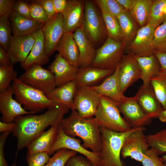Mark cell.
I'll return each mask as SVG.
<instances>
[{
	"instance_id": "15",
	"label": "cell",
	"mask_w": 166,
	"mask_h": 166,
	"mask_svg": "<svg viewBox=\"0 0 166 166\" xmlns=\"http://www.w3.org/2000/svg\"><path fill=\"white\" fill-rule=\"evenodd\" d=\"M156 28L148 25L140 28L134 39L127 49L128 53L136 57L154 54L152 43Z\"/></svg>"
},
{
	"instance_id": "4",
	"label": "cell",
	"mask_w": 166,
	"mask_h": 166,
	"mask_svg": "<svg viewBox=\"0 0 166 166\" xmlns=\"http://www.w3.org/2000/svg\"><path fill=\"white\" fill-rule=\"evenodd\" d=\"M11 85L15 99L26 110L34 114L60 105L50 101L44 93L24 83L18 78L13 80Z\"/></svg>"
},
{
	"instance_id": "16",
	"label": "cell",
	"mask_w": 166,
	"mask_h": 166,
	"mask_svg": "<svg viewBox=\"0 0 166 166\" xmlns=\"http://www.w3.org/2000/svg\"><path fill=\"white\" fill-rule=\"evenodd\" d=\"M12 87L0 94V111L2 114L1 121L6 123L14 122L18 117L27 114H34L26 110L13 98Z\"/></svg>"
},
{
	"instance_id": "13",
	"label": "cell",
	"mask_w": 166,
	"mask_h": 166,
	"mask_svg": "<svg viewBox=\"0 0 166 166\" xmlns=\"http://www.w3.org/2000/svg\"><path fill=\"white\" fill-rule=\"evenodd\" d=\"M117 104L123 118L132 128L144 127L151 123L152 119L143 110L134 96L128 97L124 101Z\"/></svg>"
},
{
	"instance_id": "38",
	"label": "cell",
	"mask_w": 166,
	"mask_h": 166,
	"mask_svg": "<svg viewBox=\"0 0 166 166\" xmlns=\"http://www.w3.org/2000/svg\"><path fill=\"white\" fill-rule=\"evenodd\" d=\"M12 30L9 18H0V45L8 51L11 37Z\"/></svg>"
},
{
	"instance_id": "2",
	"label": "cell",
	"mask_w": 166,
	"mask_h": 166,
	"mask_svg": "<svg viewBox=\"0 0 166 166\" xmlns=\"http://www.w3.org/2000/svg\"><path fill=\"white\" fill-rule=\"evenodd\" d=\"M61 126L64 133L72 137H78L83 141L82 144L86 149L99 152L101 140L100 126L95 117H81L76 110H72L70 115L63 118Z\"/></svg>"
},
{
	"instance_id": "29",
	"label": "cell",
	"mask_w": 166,
	"mask_h": 166,
	"mask_svg": "<svg viewBox=\"0 0 166 166\" xmlns=\"http://www.w3.org/2000/svg\"><path fill=\"white\" fill-rule=\"evenodd\" d=\"M135 57L140 70L142 85H150L151 79L160 72V66L158 59L154 54L147 56Z\"/></svg>"
},
{
	"instance_id": "5",
	"label": "cell",
	"mask_w": 166,
	"mask_h": 166,
	"mask_svg": "<svg viewBox=\"0 0 166 166\" xmlns=\"http://www.w3.org/2000/svg\"><path fill=\"white\" fill-rule=\"evenodd\" d=\"M84 2V20L82 26L84 31L95 47H100L108 38L101 11L93 1L85 0Z\"/></svg>"
},
{
	"instance_id": "12",
	"label": "cell",
	"mask_w": 166,
	"mask_h": 166,
	"mask_svg": "<svg viewBox=\"0 0 166 166\" xmlns=\"http://www.w3.org/2000/svg\"><path fill=\"white\" fill-rule=\"evenodd\" d=\"M45 51L49 57L56 51L57 45L65 34L64 24L61 13H56L50 18L42 28Z\"/></svg>"
},
{
	"instance_id": "47",
	"label": "cell",
	"mask_w": 166,
	"mask_h": 166,
	"mask_svg": "<svg viewBox=\"0 0 166 166\" xmlns=\"http://www.w3.org/2000/svg\"><path fill=\"white\" fill-rule=\"evenodd\" d=\"M11 132H2L0 136V166H8L5 157L4 146L6 139Z\"/></svg>"
},
{
	"instance_id": "7",
	"label": "cell",
	"mask_w": 166,
	"mask_h": 166,
	"mask_svg": "<svg viewBox=\"0 0 166 166\" xmlns=\"http://www.w3.org/2000/svg\"><path fill=\"white\" fill-rule=\"evenodd\" d=\"M126 50L125 45L123 42L108 37L103 44L97 49L96 57L91 66L114 72Z\"/></svg>"
},
{
	"instance_id": "9",
	"label": "cell",
	"mask_w": 166,
	"mask_h": 166,
	"mask_svg": "<svg viewBox=\"0 0 166 166\" xmlns=\"http://www.w3.org/2000/svg\"><path fill=\"white\" fill-rule=\"evenodd\" d=\"M100 102V95L91 87L77 88L74 98L73 109L82 117L95 116Z\"/></svg>"
},
{
	"instance_id": "49",
	"label": "cell",
	"mask_w": 166,
	"mask_h": 166,
	"mask_svg": "<svg viewBox=\"0 0 166 166\" xmlns=\"http://www.w3.org/2000/svg\"><path fill=\"white\" fill-rule=\"evenodd\" d=\"M10 56L8 51L2 46H0V65L11 64Z\"/></svg>"
},
{
	"instance_id": "56",
	"label": "cell",
	"mask_w": 166,
	"mask_h": 166,
	"mask_svg": "<svg viewBox=\"0 0 166 166\" xmlns=\"http://www.w3.org/2000/svg\"><path fill=\"white\" fill-rule=\"evenodd\" d=\"M11 166H16L15 163H14Z\"/></svg>"
},
{
	"instance_id": "32",
	"label": "cell",
	"mask_w": 166,
	"mask_h": 166,
	"mask_svg": "<svg viewBox=\"0 0 166 166\" xmlns=\"http://www.w3.org/2000/svg\"><path fill=\"white\" fill-rule=\"evenodd\" d=\"M99 8L103 18L108 37L117 41L122 42V34L117 18L110 14L104 9Z\"/></svg>"
},
{
	"instance_id": "17",
	"label": "cell",
	"mask_w": 166,
	"mask_h": 166,
	"mask_svg": "<svg viewBox=\"0 0 166 166\" xmlns=\"http://www.w3.org/2000/svg\"><path fill=\"white\" fill-rule=\"evenodd\" d=\"M79 68L71 65L59 53L56 55L54 61L48 67L54 75L56 87L75 81Z\"/></svg>"
},
{
	"instance_id": "36",
	"label": "cell",
	"mask_w": 166,
	"mask_h": 166,
	"mask_svg": "<svg viewBox=\"0 0 166 166\" xmlns=\"http://www.w3.org/2000/svg\"><path fill=\"white\" fill-rule=\"evenodd\" d=\"M14 64L0 65V94L6 91L11 85L10 83L17 78Z\"/></svg>"
},
{
	"instance_id": "31",
	"label": "cell",
	"mask_w": 166,
	"mask_h": 166,
	"mask_svg": "<svg viewBox=\"0 0 166 166\" xmlns=\"http://www.w3.org/2000/svg\"><path fill=\"white\" fill-rule=\"evenodd\" d=\"M153 1L137 0L134 8L130 12L140 28L147 24Z\"/></svg>"
},
{
	"instance_id": "40",
	"label": "cell",
	"mask_w": 166,
	"mask_h": 166,
	"mask_svg": "<svg viewBox=\"0 0 166 166\" xmlns=\"http://www.w3.org/2000/svg\"><path fill=\"white\" fill-rule=\"evenodd\" d=\"M95 3L99 8H102L111 15L117 17L124 10L117 0H95Z\"/></svg>"
},
{
	"instance_id": "25",
	"label": "cell",
	"mask_w": 166,
	"mask_h": 166,
	"mask_svg": "<svg viewBox=\"0 0 166 166\" xmlns=\"http://www.w3.org/2000/svg\"><path fill=\"white\" fill-rule=\"evenodd\" d=\"M114 72L110 70L101 69L92 66L79 67L75 81L77 88L92 86Z\"/></svg>"
},
{
	"instance_id": "30",
	"label": "cell",
	"mask_w": 166,
	"mask_h": 166,
	"mask_svg": "<svg viewBox=\"0 0 166 166\" xmlns=\"http://www.w3.org/2000/svg\"><path fill=\"white\" fill-rule=\"evenodd\" d=\"M122 35V42L126 49L132 42L140 28L130 12L125 9L118 16Z\"/></svg>"
},
{
	"instance_id": "41",
	"label": "cell",
	"mask_w": 166,
	"mask_h": 166,
	"mask_svg": "<svg viewBox=\"0 0 166 166\" xmlns=\"http://www.w3.org/2000/svg\"><path fill=\"white\" fill-rule=\"evenodd\" d=\"M30 9L32 19L42 23L46 22L49 18L46 12L38 3L33 0L26 1Z\"/></svg>"
},
{
	"instance_id": "45",
	"label": "cell",
	"mask_w": 166,
	"mask_h": 166,
	"mask_svg": "<svg viewBox=\"0 0 166 166\" xmlns=\"http://www.w3.org/2000/svg\"><path fill=\"white\" fill-rule=\"evenodd\" d=\"M16 1L0 0V18H9L14 12V6Z\"/></svg>"
},
{
	"instance_id": "27",
	"label": "cell",
	"mask_w": 166,
	"mask_h": 166,
	"mask_svg": "<svg viewBox=\"0 0 166 166\" xmlns=\"http://www.w3.org/2000/svg\"><path fill=\"white\" fill-rule=\"evenodd\" d=\"M13 35L20 36L32 34L42 28L44 23L24 18L14 12L9 17Z\"/></svg>"
},
{
	"instance_id": "23",
	"label": "cell",
	"mask_w": 166,
	"mask_h": 166,
	"mask_svg": "<svg viewBox=\"0 0 166 166\" xmlns=\"http://www.w3.org/2000/svg\"><path fill=\"white\" fill-rule=\"evenodd\" d=\"M79 52V67L91 66L96 57L97 49L86 36L82 26L73 32Z\"/></svg>"
},
{
	"instance_id": "48",
	"label": "cell",
	"mask_w": 166,
	"mask_h": 166,
	"mask_svg": "<svg viewBox=\"0 0 166 166\" xmlns=\"http://www.w3.org/2000/svg\"><path fill=\"white\" fill-rule=\"evenodd\" d=\"M34 2L39 4L47 13L49 18L56 13L52 0H34Z\"/></svg>"
},
{
	"instance_id": "20",
	"label": "cell",
	"mask_w": 166,
	"mask_h": 166,
	"mask_svg": "<svg viewBox=\"0 0 166 166\" xmlns=\"http://www.w3.org/2000/svg\"><path fill=\"white\" fill-rule=\"evenodd\" d=\"M32 34L35 40L34 44L25 60L20 64L22 68L25 70L34 65H44L49 61V57L45 51L44 38L42 29Z\"/></svg>"
},
{
	"instance_id": "3",
	"label": "cell",
	"mask_w": 166,
	"mask_h": 166,
	"mask_svg": "<svg viewBox=\"0 0 166 166\" xmlns=\"http://www.w3.org/2000/svg\"><path fill=\"white\" fill-rule=\"evenodd\" d=\"M139 128H132L126 132H117L100 127L101 146L98 166H126L121 159L124 142L129 134Z\"/></svg>"
},
{
	"instance_id": "10",
	"label": "cell",
	"mask_w": 166,
	"mask_h": 166,
	"mask_svg": "<svg viewBox=\"0 0 166 166\" xmlns=\"http://www.w3.org/2000/svg\"><path fill=\"white\" fill-rule=\"evenodd\" d=\"M79 139L70 136L65 134L61 124L56 139L49 150L48 154L52 155L57 151L65 148L75 151L84 155L96 166H98L100 160V152H95L84 148Z\"/></svg>"
},
{
	"instance_id": "34",
	"label": "cell",
	"mask_w": 166,
	"mask_h": 166,
	"mask_svg": "<svg viewBox=\"0 0 166 166\" xmlns=\"http://www.w3.org/2000/svg\"><path fill=\"white\" fill-rule=\"evenodd\" d=\"M150 85L163 110L166 109V73L160 72L150 80Z\"/></svg>"
},
{
	"instance_id": "28",
	"label": "cell",
	"mask_w": 166,
	"mask_h": 166,
	"mask_svg": "<svg viewBox=\"0 0 166 166\" xmlns=\"http://www.w3.org/2000/svg\"><path fill=\"white\" fill-rule=\"evenodd\" d=\"M77 89L75 81H73L60 87H56L46 95L52 101L64 105L72 110Z\"/></svg>"
},
{
	"instance_id": "43",
	"label": "cell",
	"mask_w": 166,
	"mask_h": 166,
	"mask_svg": "<svg viewBox=\"0 0 166 166\" xmlns=\"http://www.w3.org/2000/svg\"><path fill=\"white\" fill-rule=\"evenodd\" d=\"M49 156L47 152L27 154L26 160L28 166H44L49 159Z\"/></svg>"
},
{
	"instance_id": "21",
	"label": "cell",
	"mask_w": 166,
	"mask_h": 166,
	"mask_svg": "<svg viewBox=\"0 0 166 166\" xmlns=\"http://www.w3.org/2000/svg\"><path fill=\"white\" fill-rule=\"evenodd\" d=\"M119 66L112 74L101 84L91 86L100 96L108 97L117 103L122 102L128 98L122 92L118 78Z\"/></svg>"
},
{
	"instance_id": "8",
	"label": "cell",
	"mask_w": 166,
	"mask_h": 166,
	"mask_svg": "<svg viewBox=\"0 0 166 166\" xmlns=\"http://www.w3.org/2000/svg\"><path fill=\"white\" fill-rule=\"evenodd\" d=\"M18 78L24 83L47 94L56 87L54 75L42 66H33Z\"/></svg>"
},
{
	"instance_id": "46",
	"label": "cell",
	"mask_w": 166,
	"mask_h": 166,
	"mask_svg": "<svg viewBox=\"0 0 166 166\" xmlns=\"http://www.w3.org/2000/svg\"><path fill=\"white\" fill-rule=\"evenodd\" d=\"M65 166H96L86 157L76 155L70 157Z\"/></svg>"
},
{
	"instance_id": "50",
	"label": "cell",
	"mask_w": 166,
	"mask_h": 166,
	"mask_svg": "<svg viewBox=\"0 0 166 166\" xmlns=\"http://www.w3.org/2000/svg\"><path fill=\"white\" fill-rule=\"evenodd\" d=\"M154 54L156 55L160 66V72L166 73V53L155 51Z\"/></svg>"
},
{
	"instance_id": "6",
	"label": "cell",
	"mask_w": 166,
	"mask_h": 166,
	"mask_svg": "<svg viewBox=\"0 0 166 166\" xmlns=\"http://www.w3.org/2000/svg\"><path fill=\"white\" fill-rule=\"evenodd\" d=\"M117 103L100 95V102L95 117L100 127L117 132L130 130L131 127L122 117Z\"/></svg>"
},
{
	"instance_id": "26",
	"label": "cell",
	"mask_w": 166,
	"mask_h": 166,
	"mask_svg": "<svg viewBox=\"0 0 166 166\" xmlns=\"http://www.w3.org/2000/svg\"><path fill=\"white\" fill-rule=\"evenodd\" d=\"M60 124L52 126L43 132L27 147V155L42 152H48L57 135Z\"/></svg>"
},
{
	"instance_id": "22",
	"label": "cell",
	"mask_w": 166,
	"mask_h": 166,
	"mask_svg": "<svg viewBox=\"0 0 166 166\" xmlns=\"http://www.w3.org/2000/svg\"><path fill=\"white\" fill-rule=\"evenodd\" d=\"M34 42L32 34L20 36L12 35L8 50L12 63L23 62L31 51Z\"/></svg>"
},
{
	"instance_id": "35",
	"label": "cell",
	"mask_w": 166,
	"mask_h": 166,
	"mask_svg": "<svg viewBox=\"0 0 166 166\" xmlns=\"http://www.w3.org/2000/svg\"><path fill=\"white\" fill-rule=\"evenodd\" d=\"M165 3V0L153 1L147 25L156 28L164 22Z\"/></svg>"
},
{
	"instance_id": "53",
	"label": "cell",
	"mask_w": 166,
	"mask_h": 166,
	"mask_svg": "<svg viewBox=\"0 0 166 166\" xmlns=\"http://www.w3.org/2000/svg\"><path fill=\"white\" fill-rule=\"evenodd\" d=\"M15 126L14 122L6 123L0 121V132L2 133L8 132H12Z\"/></svg>"
},
{
	"instance_id": "42",
	"label": "cell",
	"mask_w": 166,
	"mask_h": 166,
	"mask_svg": "<svg viewBox=\"0 0 166 166\" xmlns=\"http://www.w3.org/2000/svg\"><path fill=\"white\" fill-rule=\"evenodd\" d=\"M154 148H150L145 155L141 162L143 166H164V163L161 158Z\"/></svg>"
},
{
	"instance_id": "11",
	"label": "cell",
	"mask_w": 166,
	"mask_h": 166,
	"mask_svg": "<svg viewBox=\"0 0 166 166\" xmlns=\"http://www.w3.org/2000/svg\"><path fill=\"white\" fill-rule=\"evenodd\" d=\"M144 127L139 128L125 140L121 149V155L123 158L130 157L136 161L141 162L149 145L144 132Z\"/></svg>"
},
{
	"instance_id": "57",
	"label": "cell",
	"mask_w": 166,
	"mask_h": 166,
	"mask_svg": "<svg viewBox=\"0 0 166 166\" xmlns=\"http://www.w3.org/2000/svg\"><path fill=\"white\" fill-rule=\"evenodd\" d=\"M164 166H166V163H164Z\"/></svg>"
},
{
	"instance_id": "55",
	"label": "cell",
	"mask_w": 166,
	"mask_h": 166,
	"mask_svg": "<svg viewBox=\"0 0 166 166\" xmlns=\"http://www.w3.org/2000/svg\"><path fill=\"white\" fill-rule=\"evenodd\" d=\"M164 21H166V0H165V3L164 8Z\"/></svg>"
},
{
	"instance_id": "19",
	"label": "cell",
	"mask_w": 166,
	"mask_h": 166,
	"mask_svg": "<svg viewBox=\"0 0 166 166\" xmlns=\"http://www.w3.org/2000/svg\"><path fill=\"white\" fill-rule=\"evenodd\" d=\"M134 97L143 110L151 119L158 118L163 110L151 85H142Z\"/></svg>"
},
{
	"instance_id": "24",
	"label": "cell",
	"mask_w": 166,
	"mask_h": 166,
	"mask_svg": "<svg viewBox=\"0 0 166 166\" xmlns=\"http://www.w3.org/2000/svg\"><path fill=\"white\" fill-rule=\"evenodd\" d=\"M56 51L71 65L79 68V52L73 32L64 34L57 45Z\"/></svg>"
},
{
	"instance_id": "44",
	"label": "cell",
	"mask_w": 166,
	"mask_h": 166,
	"mask_svg": "<svg viewBox=\"0 0 166 166\" xmlns=\"http://www.w3.org/2000/svg\"><path fill=\"white\" fill-rule=\"evenodd\" d=\"M14 12L21 16L30 19H32L30 9L28 3L26 1H16L14 6Z\"/></svg>"
},
{
	"instance_id": "39",
	"label": "cell",
	"mask_w": 166,
	"mask_h": 166,
	"mask_svg": "<svg viewBox=\"0 0 166 166\" xmlns=\"http://www.w3.org/2000/svg\"><path fill=\"white\" fill-rule=\"evenodd\" d=\"M77 153L67 149H60L54 153L44 166H65L68 159Z\"/></svg>"
},
{
	"instance_id": "33",
	"label": "cell",
	"mask_w": 166,
	"mask_h": 166,
	"mask_svg": "<svg viewBox=\"0 0 166 166\" xmlns=\"http://www.w3.org/2000/svg\"><path fill=\"white\" fill-rule=\"evenodd\" d=\"M147 142L151 148H154L164 163H166V128L146 136Z\"/></svg>"
},
{
	"instance_id": "54",
	"label": "cell",
	"mask_w": 166,
	"mask_h": 166,
	"mask_svg": "<svg viewBox=\"0 0 166 166\" xmlns=\"http://www.w3.org/2000/svg\"><path fill=\"white\" fill-rule=\"evenodd\" d=\"M158 118L161 122H166V109L161 111Z\"/></svg>"
},
{
	"instance_id": "37",
	"label": "cell",
	"mask_w": 166,
	"mask_h": 166,
	"mask_svg": "<svg viewBox=\"0 0 166 166\" xmlns=\"http://www.w3.org/2000/svg\"><path fill=\"white\" fill-rule=\"evenodd\" d=\"M152 46L154 52L166 53V21L156 28Z\"/></svg>"
},
{
	"instance_id": "1",
	"label": "cell",
	"mask_w": 166,
	"mask_h": 166,
	"mask_svg": "<svg viewBox=\"0 0 166 166\" xmlns=\"http://www.w3.org/2000/svg\"><path fill=\"white\" fill-rule=\"evenodd\" d=\"M69 109L65 105L60 104L50 108L42 114H29L17 117L12 132L17 140L18 150L27 148L48 126L61 123Z\"/></svg>"
},
{
	"instance_id": "18",
	"label": "cell",
	"mask_w": 166,
	"mask_h": 166,
	"mask_svg": "<svg viewBox=\"0 0 166 166\" xmlns=\"http://www.w3.org/2000/svg\"><path fill=\"white\" fill-rule=\"evenodd\" d=\"M85 2L82 0H68L67 5L62 13L65 33L74 32L82 26L84 15Z\"/></svg>"
},
{
	"instance_id": "14",
	"label": "cell",
	"mask_w": 166,
	"mask_h": 166,
	"mask_svg": "<svg viewBox=\"0 0 166 166\" xmlns=\"http://www.w3.org/2000/svg\"><path fill=\"white\" fill-rule=\"evenodd\" d=\"M118 66L119 81L124 93L129 86L140 78L141 72L135 57L130 53L123 55Z\"/></svg>"
},
{
	"instance_id": "51",
	"label": "cell",
	"mask_w": 166,
	"mask_h": 166,
	"mask_svg": "<svg viewBox=\"0 0 166 166\" xmlns=\"http://www.w3.org/2000/svg\"><path fill=\"white\" fill-rule=\"evenodd\" d=\"M56 13H62L67 5L68 0H52Z\"/></svg>"
},
{
	"instance_id": "52",
	"label": "cell",
	"mask_w": 166,
	"mask_h": 166,
	"mask_svg": "<svg viewBox=\"0 0 166 166\" xmlns=\"http://www.w3.org/2000/svg\"><path fill=\"white\" fill-rule=\"evenodd\" d=\"M124 9L130 12L133 9L137 0H117Z\"/></svg>"
}]
</instances>
